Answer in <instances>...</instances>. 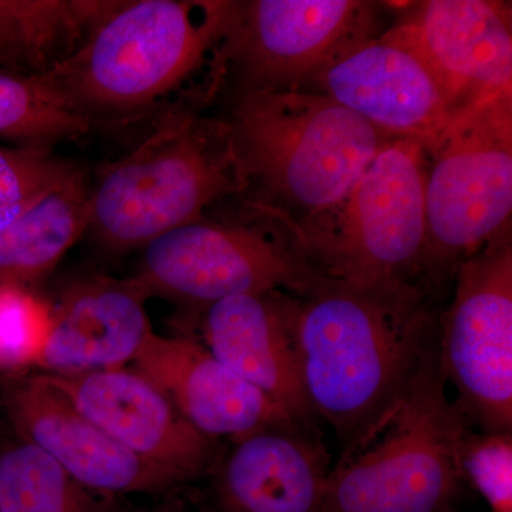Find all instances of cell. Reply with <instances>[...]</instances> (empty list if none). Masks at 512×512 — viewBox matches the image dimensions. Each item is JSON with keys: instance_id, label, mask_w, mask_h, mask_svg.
I'll use <instances>...</instances> for the list:
<instances>
[{"instance_id": "cell-1", "label": "cell", "mask_w": 512, "mask_h": 512, "mask_svg": "<svg viewBox=\"0 0 512 512\" xmlns=\"http://www.w3.org/2000/svg\"><path fill=\"white\" fill-rule=\"evenodd\" d=\"M293 330L313 414L343 446L399 396L437 340L416 286L357 289L326 278L295 296Z\"/></svg>"}, {"instance_id": "cell-2", "label": "cell", "mask_w": 512, "mask_h": 512, "mask_svg": "<svg viewBox=\"0 0 512 512\" xmlns=\"http://www.w3.org/2000/svg\"><path fill=\"white\" fill-rule=\"evenodd\" d=\"M234 3L123 0L47 80L93 127L138 119L197 74L225 76Z\"/></svg>"}, {"instance_id": "cell-3", "label": "cell", "mask_w": 512, "mask_h": 512, "mask_svg": "<svg viewBox=\"0 0 512 512\" xmlns=\"http://www.w3.org/2000/svg\"><path fill=\"white\" fill-rule=\"evenodd\" d=\"M212 96L178 101L153 133L90 183L87 232L111 252L144 249L251 185L228 120L202 116Z\"/></svg>"}, {"instance_id": "cell-4", "label": "cell", "mask_w": 512, "mask_h": 512, "mask_svg": "<svg viewBox=\"0 0 512 512\" xmlns=\"http://www.w3.org/2000/svg\"><path fill=\"white\" fill-rule=\"evenodd\" d=\"M468 420L447 394L437 340L399 396L343 446L322 512H451Z\"/></svg>"}, {"instance_id": "cell-5", "label": "cell", "mask_w": 512, "mask_h": 512, "mask_svg": "<svg viewBox=\"0 0 512 512\" xmlns=\"http://www.w3.org/2000/svg\"><path fill=\"white\" fill-rule=\"evenodd\" d=\"M228 123L249 185L265 194L256 202L292 222L335 207L394 140L325 94L301 90L237 93Z\"/></svg>"}, {"instance_id": "cell-6", "label": "cell", "mask_w": 512, "mask_h": 512, "mask_svg": "<svg viewBox=\"0 0 512 512\" xmlns=\"http://www.w3.org/2000/svg\"><path fill=\"white\" fill-rule=\"evenodd\" d=\"M426 170L423 144L394 138L335 207L288 220L313 268L357 289L414 286L426 254Z\"/></svg>"}, {"instance_id": "cell-7", "label": "cell", "mask_w": 512, "mask_h": 512, "mask_svg": "<svg viewBox=\"0 0 512 512\" xmlns=\"http://www.w3.org/2000/svg\"><path fill=\"white\" fill-rule=\"evenodd\" d=\"M251 217H201L171 229L143 249L130 282L144 299L167 298L201 308L237 295L285 292L301 296L322 275L306 259L289 221L261 202Z\"/></svg>"}, {"instance_id": "cell-8", "label": "cell", "mask_w": 512, "mask_h": 512, "mask_svg": "<svg viewBox=\"0 0 512 512\" xmlns=\"http://www.w3.org/2000/svg\"><path fill=\"white\" fill-rule=\"evenodd\" d=\"M426 153L423 271H457L511 227L512 99L457 114Z\"/></svg>"}, {"instance_id": "cell-9", "label": "cell", "mask_w": 512, "mask_h": 512, "mask_svg": "<svg viewBox=\"0 0 512 512\" xmlns=\"http://www.w3.org/2000/svg\"><path fill=\"white\" fill-rule=\"evenodd\" d=\"M456 275L437 339L441 373L456 389L467 420L485 433H511V227L466 259Z\"/></svg>"}, {"instance_id": "cell-10", "label": "cell", "mask_w": 512, "mask_h": 512, "mask_svg": "<svg viewBox=\"0 0 512 512\" xmlns=\"http://www.w3.org/2000/svg\"><path fill=\"white\" fill-rule=\"evenodd\" d=\"M376 8L362 0L235 2L222 57L238 93L302 90L343 50L376 37Z\"/></svg>"}, {"instance_id": "cell-11", "label": "cell", "mask_w": 512, "mask_h": 512, "mask_svg": "<svg viewBox=\"0 0 512 512\" xmlns=\"http://www.w3.org/2000/svg\"><path fill=\"white\" fill-rule=\"evenodd\" d=\"M384 40L426 67L451 116L512 99L511 9L494 0L417 3Z\"/></svg>"}, {"instance_id": "cell-12", "label": "cell", "mask_w": 512, "mask_h": 512, "mask_svg": "<svg viewBox=\"0 0 512 512\" xmlns=\"http://www.w3.org/2000/svg\"><path fill=\"white\" fill-rule=\"evenodd\" d=\"M3 404L20 439L39 447L92 493H161L180 478L121 446L43 375L12 377Z\"/></svg>"}, {"instance_id": "cell-13", "label": "cell", "mask_w": 512, "mask_h": 512, "mask_svg": "<svg viewBox=\"0 0 512 512\" xmlns=\"http://www.w3.org/2000/svg\"><path fill=\"white\" fill-rule=\"evenodd\" d=\"M301 92L325 94L390 138L433 146L453 116L426 67L382 36L343 50Z\"/></svg>"}, {"instance_id": "cell-14", "label": "cell", "mask_w": 512, "mask_h": 512, "mask_svg": "<svg viewBox=\"0 0 512 512\" xmlns=\"http://www.w3.org/2000/svg\"><path fill=\"white\" fill-rule=\"evenodd\" d=\"M111 439L181 481L207 470L214 441L192 427L173 403L136 370H99L83 375H47Z\"/></svg>"}, {"instance_id": "cell-15", "label": "cell", "mask_w": 512, "mask_h": 512, "mask_svg": "<svg viewBox=\"0 0 512 512\" xmlns=\"http://www.w3.org/2000/svg\"><path fill=\"white\" fill-rule=\"evenodd\" d=\"M133 365L210 439L238 440L266 427L299 423L195 340L165 338L151 330Z\"/></svg>"}, {"instance_id": "cell-16", "label": "cell", "mask_w": 512, "mask_h": 512, "mask_svg": "<svg viewBox=\"0 0 512 512\" xmlns=\"http://www.w3.org/2000/svg\"><path fill=\"white\" fill-rule=\"evenodd\" d=\"M295 295H237L202 311L204 346L232 372L274 400L292 419L312 426L295 330Z\"/></svg>"}, {"instance_id": "cell-17", "label": "cell", "mask_w": 512, "mask_h": 512, "mask_svg": "<svg viewBox=\"0 0 512 512\" xmlns=\"http://www.w3.org/2000/svg\"><path fill=\"white\" fill-rule=\"evenodd\" d=\"M332 464L312 426L266 427L234 441L217 477L224 512H322Z\"/></svg>"}, {"instance_id": "cell-18", "label": "cell", "mask_w": 512, "mask_h": 512, "mask_svg": "<svg viewBox=\"0 0 512 512\" xmlns=\"http://www.w3.org/2000/svg\"><path fill=\"white\" fill-rule=\"evenodd\" d=\"M146 299L130 279L92 276L52 303V329L39 366L73 376L133 362L151 332Z\"/></svg>"}, {"instance_id": "cell-19", "label": "cell", "mask_w": 512, "mask_h": 512, "mask_svg": "<svg viewBox=\"0 0 512 512\" xmlns=\"http://www.w3.org/2000/svg\"><path fill=\"white\" fill-rule=\"evenodd\" d=\"M123 0H0V70L47 76L89 40Z\"/></svg>"}, {"instance_id": "cell-20", "label": "cell", "mask_w": 512, "mask_h": 512, "mask_svg": "<svg viewBox=\"0 0 512 512\" xmlns=\"http://www.w3.org/2000/svg\"><path fill=\"white\" fill-rule=\"evenodd\" d=\"M90 180L80 168L0 234V285L32 286L55 271L89 227Z\"/></svg>"}, {"instance_id": "cell-21", "label": "cell", "mask_w": 512, "mask_h": 512, "mask_svg": "<svg viewBox=\"0 0 512 512\" xmlns=\"http://www.w3.org/2000/svg\"><path fill=\"white\" fill-rule=\"evenodd\" d=\"M46 76L0 70V138L18 147L50 148L93 130Z\"/></svg>"}, {"instance_id": "cell-22", "label": "cell", "mask_w": 512, "mask_h": 512, "mask_svg": "<svg viewBox=\"0 0 512 512\" xmlns=\"http://www.w3.org/2000/svg\"><path fill=\"white\" fill-rule=\"evenodd\" d=\"M0 512H101L92 491L76 483L35 444H0Z\"/></svg>"}, {"instance_id": "cell-23", "label": "cell", "mask_w": 512, "mask_h": 512, "mask_svg": "<svg viewBox=\"0 0 512 512\" xmlns=\"http://www.w3.org/2000/svg\"><path fill=\"white\" fill-rule=\"evenodd\" d=\"M52 329V303L28 286L0 285V370L39 366Z\"/></svg>"}, {"instance_id": "cell-24", "label": "cell", "mask_w": 512, "mask_h": 512, "mask_svg": "<svg viewBox=\"0 0 512 512\" xmlns=\"http://www.w3.org/2000/svg\"><path fill=\"white\" fill-rule=\"evenodd\" d=\"M73 168L50 148L0 146V234Z\"/></svg>"}, {"instance_id": "cell-25", "label": "cell", "mask_w": 512, "mask_h": 512, "mask_svg": "<svg viewBox=\"0 0 512 512\" xmlns=\"http://www.w3.org/2000/svg\"><path fill=\"white\" fill-rule=\"evenodd\" d=\"M461 468L464 480L477 488L493 512H512L511 433L468 431Z\"/></svg>"}, {"instance_id": "cell-26", "label": "cell", "mask_w": 512, "mask_h": 512, "mask_svg": "<svg viewBox=\"0 0 512 512\" xmlns=\"http://www.w3.org/2000/svg\"><path fill=\"white\" fill-rule=\"evenodd\" d=\"M157 512H185L183 510H173V508H170V510H161V511H157Z\"/></svg>"}]
</instances>
